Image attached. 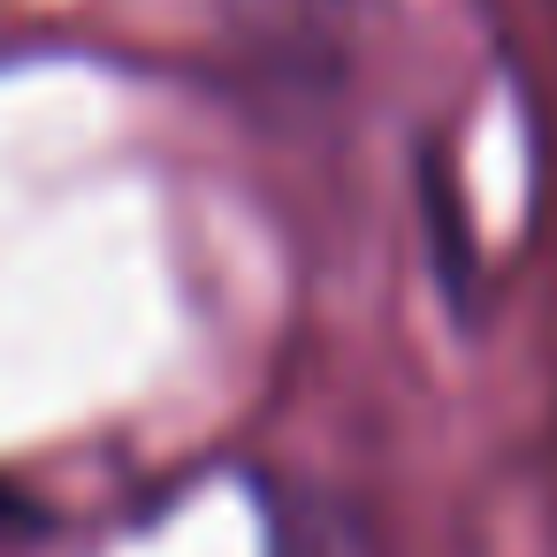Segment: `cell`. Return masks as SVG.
<instances>
[{
  "label": "cell",
  "mask_w": 557,
  "mask_h": 557,
  "mask_svg": "<svg viewBox=\"0 0 557 557\" xmlns=\"http://www.w3.org/2000/svg\"><path fill=\"white\" fill-rule=\"evenodd\" d=\"M0 527H32V504L16 488H0Z\"/></svg>",
  "instance_id": "obj_1"
}]
</instances>
